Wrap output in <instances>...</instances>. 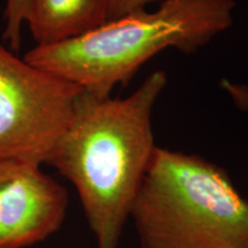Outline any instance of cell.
<instances>
[{
    "mask_svg": "<svg viewBox=\"0 0 248 248\" xmlns=\"http://www.w3.org/2000/svg\"><path fill=\"white\" fill-rule=\"evenodd\" d=\"M154 71L126 98L83 91L47 164L75 186L97 248H117L154 151L152 115L166 88Z\"/></svg>",
    "mask_w": 248,
    "mask_h": 248,
    "instance_id": "6da1fadb",
    "label": "cell"
},
{
    "mask_svg": "<svg viewBox=\"0 0 248 248\" xmlns=\"http://www.w3.org/2000/svg\"><path fill=\"white\" fill-rule=\"evenodd\" d=\"M130 218L140 248H248V200L199 155L156 146Z\"/></svg>",
    "mask_w": 248,
    "mask_h": 248,
    "instance_id": "3957f363",
    "label": "cell"
},
{
    "mask_svg": "<svg viewBox=\"0 0 248 248\" xmlns=\"http://www.w3.org/2000/svg\"><path fill=\"white\" fill-rule=\"evenodd\" d=\"M27 6L28 0H6L4 39L13 52L21 48V28L26 22Z\"/></svg>",
    "mask_w": 248,
    "mask_h": 248,
    "instance_id": "52a82bcc",
    "label": "cell"
},
{
    "mask_svg": "<svg viewBox=\"0 0 248 248\" xmlns=\"http://www.w3.org/2000/svg\"><path fill=\"white\" fill-rule=\"evenodd\" d=\"M83 91L0 44V162L47 163Z\"/></svg>",
    "mask_w": 248,
    "mask_h": 248,
    "instance_id": "277c9868",
    "label": "cell"
},
{
    "mask_svg": "<svg viewBox=\"0 0 248 248\" xmlns=\"http://www.w3.org/2000/svg\"><path fill=\"white\" fill-rule=\"evenodd\" d=\"M222 86L229 92L238 107L244 110H248V86L234 84L226 79L222 80Z\"/></svg>",
    "mask_w": 248,
    "mask_h": 248,
    "instance_id": "9c48e42d",
    "label": "cell"
},
{
    "mask_svg": "<svg viewBox=\"0 0 248 248\" xmlns=\"http://www.w3.org/2000/svg\"><path fill=\"white\" fill-rule=\"evenodd\" d=\"M234 0H163L153 12L107 21L66 42L35 46L23 59L90 94L110 97L167 48L194 53L232 26Z\"/></svg>",
    "mask_w": 248,
    "mask_h": 248,
    "instance_id": "7a4b0ae2",
    "label": "cell"
},
{
    "mask_svg": "<svg viewBox=\"0 0 248 248\" xmlns=\"http://www.w3.org/2000/svg\"><path fill=\"white\" fill-rule=\"evenodd\" d=\"M163 0H106L108 21L116 20L125 15L144 11L148 5L162 2Z\"/></svg>",
    "mask_w": 248,
    "mask_h": 248,
    "instance_id": "ba28073f",
    "label": "cell"
},
{
    "mask_svg": "<svg viewBox=\"0 0 248 248\" xmlns=\"http://www.w3.org/2000/svg\"><path fill=\"white\" fill-rule=\"evenodd\" d=\"M107 21L106 0H28L26 22L37 46L77 38Z\"/></svg>",
    "mask_w": 248,
    "mask_h": 248,
    "instance_id": "8992f818",
    "label": "cell"
},
{
    "mask_svg": "<svg viewBox=\"0 0 248 248\" xmlns=\"http://www.w3.org/2000/svg\"><path fill=\"white\" fill-rule=\"evenodd\" d=\"M68 192L40 166L0 162V248H28L66 219Z\"/></svg>",
    "mask_w": 248,
    "mask_h": 248,
    "instance_id": "5b68a950",
    "label": "cell"
}]
</instances>
